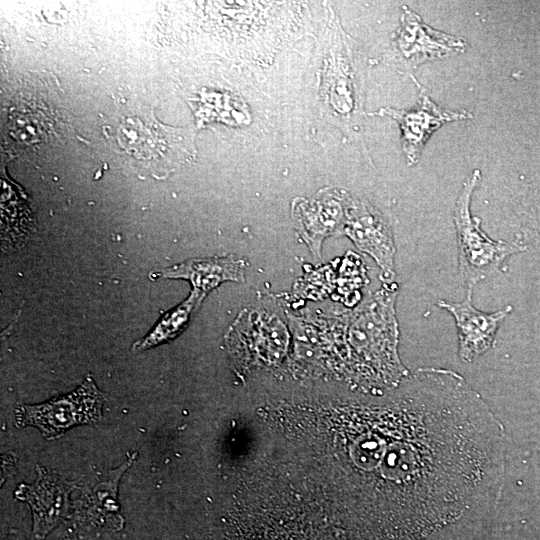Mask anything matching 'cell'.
<instances>
[{"label":"cell","mask_w":540,"mask_h":540,"mask_svg":"<svg viewBox=\"0 0 540 540\" xmlns=\"http://www.w3.org/2000/svg\"><path fill=\"white\" fill-rule=\"evenodd\" d=\"M481 178V171L475 169L465 179L453 212L458 248V275L466 294L470 295L476 285L495 274L508 257L527 250V246L519 241L507 242L490 238L481 228V219L471 214L472 195Z\"/></svg>","instance_id":"1"},{"label":"cell","mask_w":540,"mask_h":540,"mask_svg":"<svg viewBox=\"0 0 540 540\" xmlns=\"http://www.w3.org/2000/svg\"><path fill=\"white\" fill-rule=\"evenodd\" d=\"M110 134L118 153L139 166L161 173L174 169L194 154L187 130L163 127L146 113L122 115Z\"/></svg>","instance_id":"2"},{"label":"cell","mask_w":540,"mask_h":540,"mask_svg":"<svg viewBox=\"0 0 540 540\" xmlns=\"http://www.w3.org/2000/svg\"><path fill=\"white\" fill-rule=\"evenodd\" d=\"M104 395L89 375L73 391L39 404L15 409L17 428L32 426L46 439H56L79 425L96 424L102 418Z\"/></svg>","instance_id":"3"},{"label":"cell","mask_w":540,"mask_h":540,"mask_svg":"<svg viewBox=\"0 0 540 540\" xmlns=\"http://www.w3.org/2000/svg\"><path fill=\"white\" fill-rule=\"evenodd\" d=\"M135 457L131 456L118 469L111 470L108 480L97 483L88 496H81L71 504L66 520V540H92L123 528L124 519L117 501V488L121 476Z\"/></svg>","instance_id":"4"},{"label":"cell","mask_w":540,"mask_h":540,"mask_svg":"<svg viewBox=\"0 0 540 540\" xmlns=\"http://www.w3.org/2000/svg\"><path fill=\"white\" fill-rule=\"evenodd\" d=\"M350 38L340 29L339 43L332 50L324 75V98L342 128L358 130L363 118V95Z\"/></svg>","instance_id":"5"},{"label":"cell","mask_w":540,"mask_h":540,"mask_svg":"<svg viewBox=\"0 0 540 540\" xmlns=\"http://www.w3.org/2000/svg\"><path fill=\"white\" fill-rule=\"evenodd\" d=\"M342 235H346L359 250L374 259L385 285L393 284L396 247L391 226L379 210L367 201L351 196Z\"/></svg>","instance_id":"6"},{"label":"cell","mask_w":540,"mask_h":540,"mask_svg":"<svg viewBox=\"0 0 540 540\" xmlns=\"http://www.w3.org/2000/svg\"><path fill=\"white\" fill-rule=\"evenodd\" d=\"M75 489L73 482L37 465V478L32 484H20L15 497L25 502L32 514V529L29 540H45L63 521L70 509V494Z\"/></svg>","instance_id":"7"},{"label":"cell","mask_w":540,"mask_h":540,"mask_svg":"<svg viewBox=\"0 0 540 540\" xmlns=\"http://www.w3.org/2000/svg\"><path fill=\"white\" fill-rule=\"evenodd\" d=\"M376 115L393 118L400 127L402 150L409 165L416 164L430 136L448 122L462 121L472 118V113L451 111L439 107L422 91L416 106L409 110L381 108Z\"/></svg>","instance_id":"8"},{"label":"cell","mask_w":540,"mask_h":540,"mask_svg":"<svg viewBox=\"0 0 540 540\" xmlns=\"http://www.w3.org/2000/svg\"><path fill=\"white\" fill-rule=\"evenodd\" d=\"M437 305L455 320L458 355L464 363L474 361L492 347L501 323L512 312L511 305L495 312H483L474 306L470 294L460 302L439 300Z\"/></svg>","instance_id":"9"},{"label":"cell","mask_w":540,"mask_h":540,"mask_svg":"<svg viewBox=\"0 0 540 540\" xmlns=\"http://www.w3.org/2000/svg\"><path fill=\"white\" fill-rule=\"evenodd\" d=\"M350 197L344 190L331 189L312 200L298 199L295 203L296 229L316 259L321 258L325 238L342 235Z\"/></svg>","instance_id":"10"},{"label":"cell","mask_w":540,"mask_h":540,"mask_svg":"<svg viewBox=\"0 0 540 540\" xmlns=\"http://www.w3.org/2000/svg\"><path fill=\"white\" fill-rule=\"evenodd\" d=\"M402 9L395 42L407 67L416 68L427 61L450 57L466 50L464 38L435 30L408 7L403 6Z\"/></svg>","instance_id":"11"},{"label":"cell","mask_w":540,"mask_h":540,"mask_svg":"<svg viewBox=\"0 0 540 540\" xmlns=\"http://www.w3.org/2000/svg\"><path fill=\"white\" fill-rule=\"evenodd\" d=\"M246 264L244 258L236 255L193 258L163 269L160 275L189 281L192 291L203 300L223 282H243Z\"/></svg>","instance_id":"12"},{"label":"cell","mask_w":540,"mask_h":540,"mask_svg":"<svg viewBox=\"0 0 540 540\" xmlns=\"http://www.w3.org/2000/svg\"><path fill=\"white\" fill-rule=\"evenodd\" d=\"M202 299L193 291L179 305L164 313L153 328L132 346L134 352H143L177 337L187 327L193 311Z\"/></svg>","instance_id":"13"},{"label":"cell","mask_w":540,"mask_h":540,"mask_svg":"<svg viewBox=\"0 0 540 540\" xmlns=\"http://www.w3.org/2000/svg\"><path fill=\"white\" fill-rule=\"evenodd\" d=\"M521 231L540 253V184L530 189L521 201Z\"/></svg>","instance_id":"14"},{"label":"cell","mask_w":540,"mask_h":540,"mask_svg":"<svg viewBox=\"0 0 540 540\" xmlns=\"http://www.w3.org/2000/svg\"><path fill=\"white\" fill-rule=\"evenodd\" d=\"M398 402H399V401H398ZM397 408H398V403H397ZM396 412H397V409H396ZM395 416H396V413H395ZM394 419H395V417H394ZM393 423H394V420H393ZM392 426H393V424H392ZM391 429H392V427H391ZM390 431H391V430H390Z\"/></svg>","instance_id":"15"}]
</instances>
